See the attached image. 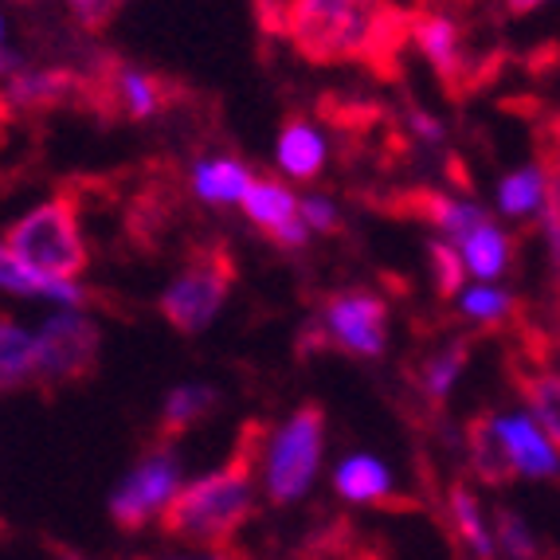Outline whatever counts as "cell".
Listing matches in <instances>:
<instances>
[{
    "label": "cell",
    "instance_id": "obj_1",
    "mask_svg": "<svg viewBox=\"0 0 560 560\" xmlns=\"http://www.w3.org/2000/svg\"><path fill=\"white\" fill-rule=\"evenodd\" d=\"M416 12L393 0H294L287 39L310 63L361 59L381 75H393V59L411 36Z\"/></svg>",
    "mask_w": 560,
    "mask_h": 560
},
{
    "label": "cell",
    "instance_id": "obj_2",
    "mask_svg": "<svg viewBox=\"0 0 560 560\" xmlns=\"http://www.w3.org/2000/svg\"><path fill=\"white\" fill-rule=\"evenodd\" d=\"M255 447L247 443L212 475H200L185 482L177 502L161 517L168 537L180 545H228L255 510Z\"/></svg>",
    "mask_w": 560,
    "mask_h": 560
},
{
    "label": "cell",
    "instance_id": "obj_3",
    "mask_svg": "<svg viewBox=\"0 0 560 560\" xmlns=\"http://www.w3.org/2000/svg\"><path fill=\"white\" fill-rule=\"evenodd\" d=\"M4 255L47 279H79L86 271V243L79 235V208L71 197H51L32 208L4 235Z\"/></svg>",
    "mask_w": 560,
    "mask_h": 560
},
{
    "label": "cell",
    "instance_id": "obj_4",
    "mask_svg": "<svg viewBox=\"0 0 560 560\" xmlns=\"http://www.w3.org/2000/svg\"><path fill=\"white\" fill-rule=\"evenodd\" d=\"M322 455H326V411L318 404H306L267 435V447L259 455L267 498L275 505H294L306 498L322 470Z\"/></svg>",
    "mask_w": 560,
    "mask_h": 560
},
{
    "label": "cell",
    "instance_id": "obj_5",
    "mask_svg": "<svg viewBox=\"0 0 560 560\" xmlns=\"http://www.w3.org/2000/svg\"><path fill=\"white\" fill-rule=\"evenodd\" d=\"M235 279V262L224 247L192 255L180 279L161 294V314L180 334H200L215 322Z\"/></svg>",
    "mask_w": 560,
    "mask_h": 560
},
{
    "label": "cell",
    "instance_id": "obj_6",
    "mask_svg": "<svg viewBox=\"0 0 560 560\" xmlns=\"http://www.w3.org/2000/svg\"><path fill=\"white\" fill-rule=\"evenodd\" d=\"M180 490H185V482H180L177 455L173 451H150L110 490V517L121 529L138 533L158 517H165Z\"/></svg>",
    "mask_w": 560,
    "mask_h": 560
},
{
    "label": "cell",
    "instance_id": "obj_7",
    "mask_svg": "<svg viewBox=\"0 0 560 560\" xmlns=\"http://www.w3.org/2000/svg\"><path fill=\"white\" fill-rule=\"evenodd\" d=\"M98 361V326L83 314H56L36 334V381L71 384L83 381Z\"/></svg>",
    "mask_w": 560,
    "mask_h": 560
},
{
    "label": "cell",
    "instance_id": "obj_8",
    "mask_svg": "<svg viewBox=\"0 0 560 560\" xmlns=\"http://www.w3.org/2000/svg\"><path fill=\"white\" fill-rule=\"evenodd\" d=\"M326 334L357 357H381L388 346V306L369 290L334 294L326 306Z\"/></svg>",
    "mask_w": 560,
    "mask_h": 560
},
{
    "label": "cell",
    "instance_id": "obj_9",
    "mask_svg": "<svg viewBox=\"0 0 560 560\" xmlns=\"http://www.w3.org/2000/svg\"><path fill=\"white\" fill-rule=\"evenodd\" d=\"M243 208L252 215V224L262 228L282 247L306 243V220H302V200L279 180H252Z\"/></svg>",
    "mask_w": 560,
    "mask_h": 560
},
{
    "label": "cell",
    "instance_id": "obj_10",
    "mask_svg": "<svg viewBox=\"0 0 560 560\" xmlns=\"http://www.w3.org/2000/svg\"><path fill=\"white\" fill-rule=\"evenodd\" d=\"M498 431H502V443L510 451V463H514L517 478H552L560 470V447L545 435V428L533 420L529 411H517V416H494Z\"/></svg>",
    "mask_w": 560,
    "mask_h": 560
},
{
    "label": "cell",
    "instance_id": "obj_11",
    "mask_svg": "<svg viewBox=\"0 0 560 560\" xmlns=\"http://www.w3.org/2000/svg\"><path fill=\"white\" fill-rule=\"evenodd\" d=\"M411 39L420 44L423 59L435 67L440 83L447 86V94L467 91V56H463V44H458V28L440 12H416V24H411Z\"/></svg>",
    "mask_w": 560,
    "mask_h": 560
},
{
    "label": "cell",
    "instance_id": "obj_12",
    "mask_svg": "<svg viewBox=\"0 0 560 560\" xmlns=\"http://www.w3.org/2000/svg\"><path fill=\"white\" fill-rule=\"evenodd\" d=\"M396 212L411 215V220H431V224L443 228V232L455 240V247H463L478 228L490 224L475 205H463V200L447 197V192H435V188H411V192H400V197H396Z\"/></svg>",
    "mask_w": 560,
    "mask_h": 560
},
{
    "label": "cell",
    "instance_id": "obj_13",
    "mask_svg": "<svg viewBox=\"0 0 560 560\" xmlns=\"http://www.w3.org/2000/svg\"><path fill=\"white\" fill-rule=\"evenodd\" d=\"M334 490L353 505H376L393 494V475L376 455H349L337 463Z\"/></svg>",
    "mask_w": 560,
    "mask_h": 560
},
{
    "label": "cell",
    "instance_id": "obj_14",
    "mask_svg": "<svg viewBox=\"0 0 560 560\" xmlns=\"http://www.w3.org/2000/svg\"><path fill=\"white\" fill-rule=\"evenodd\" d=\"M447 510H451V525H455L458 541L475 552V560H494L498 557L494 522L482 514V502L475 498V490H470V486H451Z\"/></svg>",
    "mask_w": 560,
    "mask_h": 560
},
{
    "label": "cell",
    "instance_id": "obj_15",
    "mask_svg": "<svg viewBox=\"0 0 560 560\" xmlns=\"http://www.w3.org/2000/svg\"><path fill=\"white\" fill-rule=\"evenodd\" d=\"M79 91V79L63 67H51V71H24V75L9 79V91H4V103L24 106V110H47V106L67 103L71 94Z\"/></svg>",
    "mask_w": 560,
    "mask_h": 560
},
{
    "label": "cell",
    "instance_id": "obj_16",
    "mask_svg": "<svg viewBox=\"0 0 560 560\" xmlns=\"http://www.w3.org/2000/svg\"><path fill=\"white\" fill-rule=\"evenodd\" d=\"M467 451H470V467H475V475L482 478V482L502 486V482H510V478H517L494 416H478V420H470Z\"/></svg>",
    "mask_w": 560,
    "mask_h": 560
},
{
    "label": "cell",
    "instance_id": "obj_17",
    "mask_svg": "<svg viewBox=\"0 0 560 560\" xmlns=\"http://www.w3.org/2000/svg\"><path fill=\"white\" fill-rule=\"evenodd\" d=\"M279 165L287 168L290 177L299 180H310L318 177L322 165H326V141H322V133L310 126V121L294 118L282 126L279 133Z\"/></svg>",
    "mask_w": 560,
    "mask_h": 560
},
{
    "label": "cell",
    "instance_id": "obj_18",
    "mask_svg": "<svg viewBox=\"0 0 560 560\" xmlns=\"http://www.w3.org/2000/svg\"><path fill=\"white\" fill-rule=\"evenodd\" d=\"M192 180H197L200 197L212 200V205H235V200L247 197V188H252L255 177L240 165V161L215 158V161H200Z\"/></svg>",
    "mask_w": 560,
    "mask_h": 560
},
{
    "label": "cell",
    "instance_id": "obj_19",
    "mask_svg": "<svg viewBox=\"0 0 560 560\" xmlns=\"http://www.w3.org/2000/svg\"><path fill=\"white\" fill-rule=\"evenodd\" d=\"M517 393L525 400V411L560 447V373H517Z\"/></svg>",
    "mask_w": 560,
    "mask_h": 560
},
{
    "label": "cell",
    "instance_id": "obj_20",
    "mask_svg": "<svg viewBox=\"0 0 560 560\" xmlns=\"http://www.w3.org/2000/svg\"><path fill=\"white\" fill-rule=\"evenodd\" d=\"M215 408V388L208 384H180L165 396V411H161V431L165 435H185L188 428H197L208 411Z\"/></svg>",
    "mask_w": 560,
    "mask_h": 560
},
{
    "label": "cell",
    "instance_id": "obj_21",
    "mask_svg": "<svg viewBox=\"0 0 560 560\" xmlns=\"http://www.w3.org/2000/svg\"><path fill=\"white\" fill-rule=\"evenodd\" d=\"M0 376H4V388L36 381V334L20 329L12 318H4L0 326Z\"/></svg>",
    "mask_w": 560,
    "mask_h": 560
},
{
    "label": "cell",
    "instance_id": "obj_22",
    "mask_svg": "<svg viewBox=\"0 0 560 560\" xmlns=\"http://www.w3.org/2000/svg\"><path fill=\"white\" fill-rule=\"evenodd\" d=\"M545 200H549V173L541 165L517 168L498 188V208L505 215H533L537 208H545Z\"/></svg>",
    "mask_w": 560,
    "mask_h": 560
},
{
    "label": "cell",
    "instance_id": "obj_23",
    "mask_svg": "<svg viewBox=\"0 0 560 560\" xmlns=\"http://www.w3.org/2000/svg\"><path fill=\"white\" fill-rule=\"evenodd\" d=\"M168 86L153 75H141V71H118L114 75V98L121 103V110L130 114L133 121H145L165 106L168 98Z\"/></svg>",
    "mask_w": 560,
    "mask_h": 560
},
{
    "label": "cell",
    "instance_id": "obj_24",
    "mask_svg": "<svg viewBox=\"0 0 560 560\" xmlns=\"http://www.w3.org/2000/svg\"><path fill=\"white\" fill-rule=\"evenodd\" d=\"M467 357H470L467 337H451L447 346L435 349V353L423 361V393H428L431 400H447L455 381L463 376V369H467Z\"/></svg>",
    "mask_w": 560,
    "mask_h": 560
},
{
    "label": "cell",
    "instance_id": "obj_25",
    "mask_svg": "<svg viewBox=\"0 0 560 560\" xmlns=\"http://www.w3.org/2000/svg\"><path fill=\"white\" fill-rule=\"evenodd\" d=\"M458 252H463V259H467L475 279H498V275L505 271V262H510V240H505L494 224H486V228H478Z\"/></svg>",
    "mask_w": 560,
    "mask_h": 560
},
{
    "label": "cell",
    "instance_id": "obj_26",
    "mask_svg": "<svg viewBox=\"0 0 560 560\" xmlns=\"http://www.w3.org/2000/svg\"><path fill=\"white\" fill-rule=\"evenodd\" d=\"M494 537L502 560H537V537H533L529 522L522 514H514V510H498Z\"/></svg>",
    "mask_w": 560,
    "mask_h": 560
},
{
    "label": "cell",
    "instance_id": "obj_27",
    "mask_svg": "<svg viewBox=\"0 0 560 560\" xmlns=\"http://www.w3.org/2000/svg\"><path fill=\"white\" fill-rule=\"evenodd\" d=\"M428 262H431V279H435V290H440L443 299H455L458 290H463V279H467V259L458 252L455 243H443L435 240L428 247Z\"/></svg>",
    "mask_w": 560,
    "mask_h": 560
},
{
    "label": "cell",
    "instance_id": "obj_28",
    "mask_svg": "<svg viewBox=\"0 0 560 560\" xmlns=\"http://www.w3.org/2000/svg\"><path fill=\"white\" fill-rule=\"evenodd\" d=\"M514 310V299L505 294V290H494V287H470L463 290V314L470 318L486 322V326H498Z\"/></svg>",
    "mask_w": 560,
    "mask_h": 560
},
{
    "label": "cell",
    "instance_id": "obj_29",
    "mask_svg": "<svg viewBox=\"0 0 560 560\" xmlns=\"http://www.w3.org/2000/svg\"><path fill=\"white\" fill-rule=\"evenodd\" d=\"M130 0H71V16H75L79 28L86 32H103Z\"/></svg>",
    "mask_w": 560,
    "mask_h": 560
},
{
    "label": "cell",
    "instance_id": "obj_30",
    "mask_svg": "<svg viewBox=\"0 0 560 560\" xmlns=\"http://www.w3.org/2000/svg\"><path fill=\"white\" fill-rule=\"evenodd\" d=\"M302 220H306V228H314V232H334L337 208L329 205L326 197H306L302 200Z\"/></svg>",
    "mask_w": 560,
    "mask_h": 560
},
{
    "label": "cell",
    "instance_id": "obj_31",
    "mask_svg": "<svg viewBox=\"0 0 560 560\" xmlns=\"http://www.w3.org/2000/svg\"><path fill=\"white\" fill-rule=\"evenodd\" d=\"M158 560H235L224 545H180L173 552H161Z\"/></svg>",
    "mask_w": 560,
    "mask_h": 560
},
{
    "label": "cell",
    "instance_id": "obj_32",
    "mask_svg": "<svg viewBox=\"0 0 560 560\" xmlns=\"http://www.w3.org/2000/svg\"><path fill=\"white\" fill-rule=\"evenodd\" d=\"M411 130L420 133V138H428V141H440L443 138V126L431 114H423V110H411Z\"/></svg>",
    "mask_w": 560,
    "mask_h": 560
},
{
    "label": "cell",
    "instance_id": "obj_33",
    "mask_svg": "<svg viewBox=\"0 0 560 560\" xmlns=\"http://www.w3.org/2000/svg\"><path fill=\"white\" fill-rule=\"evenodd\" d=\"M545 0H505V9L514 12V16H525V12H533V9H541Z\"/></svg>",
    "mask_w": 560,
    "mask_h": 560
},
{
    "label": "cell",
    "instance_id": "obj_34",
    "mask_svg": "<svg viewBox=\"0 0 560 560\" xmlns=\"http://www.w3.org/2000/svg\"><path fill=\"white\" fill-rule=\"evenodd\" d=\"M51 560H79V557H51Z\"/></svg>",
    "mask_w": 560,
    "mask_h": 560
}]
</instances>
